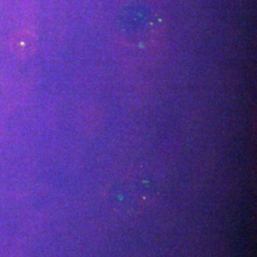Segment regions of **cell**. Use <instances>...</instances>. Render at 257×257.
Returning a JSON list of instances; mask_svg holds the SVG:
<instances>
[{"instance_id":"cell-1","label":"cell","mask_w":257,"mask_h":257,"mask_svg":"<svg viewBox=\"0 0 257 257\" xmlns=\"http://www.w3.org/2000/svg\"><path fill=\"white\" fill-rule=\"evenodd\" d=\"M11 47L14 53L19 56L32 55L36 49V41L30 34L19 33L11 41Z\"/></svg>"}]
</instances>
